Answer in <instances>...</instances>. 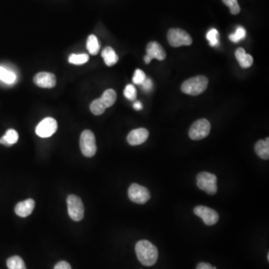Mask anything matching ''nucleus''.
<instances>
[{
	"instance_id": "nucleus-15",
	"label": "nucleus",
	"mask_w": 269,
	"mask_h": 269,
	"mask_svg": "<svg viewBox=\"0 0 269 269\" xmlns=\"http://www.w3.org/2000/svg\"><path fill=\"white\" fill-rule=\"evenodd\" d=\"M35 206H36V203L33 199L23 200L16 205V214L20 217H28L29 215H31L32 212L34 210Z\"/></svg>"
},
{
	"instance_id": "nucleus-16",
	"label": "nucleus",
	"mask_w": 269,
	"mask_h": 269,
	"mask_svg": "<svg viewBox=\"0 0 269 269\" xmlns=\"http://www.w3.org/2000/svg\"><path fill=\"white\" fill-rule=\"evenodd\" d=\"M235 58L242 68H251L254 63V59L249 54H247L243 48H238L235 53Z\"/></svg>"
},
{
	"instance_id": "nucleus-8",
	"label": "nucleus",
	"mask_w": 269,
	"mask_h": 269,
	"mask_svg": "<svg viewBox=\"0 0 269 269\" xmlns=\"http://www.w3.org/2000/svg\"><path fill=\"white\" fill-rule=\"evenodd\" d=\"M68 213L70 217L75 222H79L84 217V206L82 200L78 196L71 194L67 199Z\"/></svg>"
},
{
	"instance_id": "nucleus-30",
	"label": "nucleus",
	"mask_w": 269,
	"mask_h": 269,
	"mask_svg": "<svg viewBox=\"0 0 269 269\" xmlns=\"http://www.w3.org/2000/svg\"><path fill=\"white\" fill-rule=\"evenodd\" d=\"M54 269H72L71 265L65 261L59 262L55 266Z\"/></svg>"
},
{
	"instance_id": "nucleus-25",
	"label": "nucleus",
	"mask_w": 269,
	"mask_h": 269,
	"mask_svg": "<svg viewBox=\"0 0 269 269\" xmlns=\"http://www.w3.org/2000/svg\"><path fill=\"white\" fill-rule=\"evenodd\" d=\"M211 46H219V33L217 30L211 29L206 36Z\"/></svg>"
},
{
	"instance_id": "nucleus-19",
	"label": "nucleus",
	"mask_w": 269,
	"mask_h": 269,
	"mask_svg": "<svg viewBox=\"0 0 269 269\" xmlns=\"http://www.w3.org/2000/svg\"><path fill=\"white\" fill-rule=\"evenodd\" d=\"M19 135L17 131L10 129L6 131L5 136L0 139V144L5 146L10 147L17 143Z\"/></svg>"
},
{
	"instance_id": "nucleus-26",
	"label": "nucleus",
	"mask_w": 269,
	"mask_h": 269,
	"mask_svg": "<svg viewBox=\"0 0 269 269\" xmlns=\"http://www.w3.org/2000/svg\"><path fill=\"white\" fill-rule=\"evenodd\" d=\"M123 94L126 99L131 100V101L136 100V97H137V91H136V87L131 84L126 85L124 91H123Z\"/></svg>"
},
{
	"instance_id": "nucleus-23",
	"label": "nucleus",
	"mask_w": 269,
	"mask_h": 269,
	"mask_svg": "<svg viewBox=\"0 0 269 269\" xmlns=\"http://www.w3.org/2000/svg\"><path fill=\"white\" fill-rule=\"evenodd\" d=\"M88 59H89V56L88 54H78V55L72 54L69 56L68 61L70 63L73 64V65H80L86 63Z\"/></svg>"
},
{
	"instance_id": "nucleus-6",
	"label": "nucleus",
	"mask_w": 269,
	"mask_h": 269,
	"mask_svg": "<svg viewBox=\"0 0 269 269\" xmlns=\"http://www.w3.org/2000/svg\"><path fill=\"white\" fill-rule=\"evenodd\" d=\"M80 148L85 156L93 157L95 155L97 149L96 139L91 130L82 132L80 137Z\"/></svg>"
},
{
	"instance_id": "nucleus-10",
	"label": "nucleus",
	"mask_w": 269,
	"mask_h": 269,
	"mask_svg": "<svg viewBox=\"0 0 269 269\" xmlns=\"http://www.w3.org/2000/svg\"><path fill=\"white\" fill-rule=\"evenodd\" d=\"M194 212L198 217L201 218L205 225L208 226H212L219 222V215L218 212L207 206H196Z\"/></svg>"
},
{
	"instance_id": "nucleus-29",
	"label": "nucleus",
	"mask_w": 269,
	"mask_h": 269,
	"mask_svg": "<svg viewBox=\"0 0 269 269\" xmlns=\"http://www.w3.org/2000/svg\"><path fill=\"white\" fill-rule=\"evenodd\" d=\"M142 85L144 91H146V92H149V91H151L153 88L152 80H151L150 78H146V79L144 81V82L142 84Z\"/></svg>"
},
{
	"instance_id": "nucleus-18",
	"label": "nucleus",
	"mask_w": 269,
	"mask_h": 269,
	"mask_svg": "<svg viewBox=\"0 0 269 269\" xmlns=\"http://www.w3.org/2000/svg\"><path fill=\"white\" fill-rule=\"evenodd\" d=\"M255 151L259 157L263 159L268 160L269 158V139L266 140H260L255 145Z\"/></svg>"
},
{
	"instance_id": "nucleus-9",
	"label": "nucleus",
	"mask_w": 269,
	"mask_h": 269,
	"mask_svg": "<svg viewBox=\"0 0 269 269\" xmlns=\"http://www.w3.org/2000/svg\"><path fill=\"white\" fill-rule=\"evenodd\" d=\"M129 198L134 203L144 204L151 198L149 190L137 183L131 185L128 190Z\"/></svg>"
},
{
	"instance_id": "nucleus-34",
	"label": "nucleus",
	"mask_w": 269,
	"mask_h": 269,
	"mask_svg": "<svg viewBox=\"0 0 269 269\" xmlns=\"http://www.w3.org/2000/svg\"><path fill=\"white\" fill-rule=\"evenodd\" d=\"M213 269H217V268H216V267H213Z\"/></svg>"
},
{
	"instance_id": "nucleus-22",
	"label": "nucleus",
	"mask_w": 269,
	"mask_h": 269,
	"mask_svg": "<svg viewBox=\"0 0 269 269\" xmlns=\"http://www.w3.org/2000/svg\"><path fill=\"white\" fill-rule=\"evenodd\" d=\"M8 269H26V265L21 257L14 256L7 260Z\"/></svg>"
},
{
	"instance_id": "nucleus-4",
	"label": "nucleus",
	"mask_w": 269,
	"mask_h": 269,
	"mask_svg": "<svg viewBox=\"0 0 269 269\" xmlns=\"http://www.w3.org/2000/svg\"><path fill=\"white\" fill-rule=\"evenodd\" d=\"M197 185L200 190L210 195L216 194L218 191L217 177L209 172H201L197 176Z\"/></svg>"
},
{
	"instance_id": "nucleus-14",
	"label": "nucleus",
	"mask_w": 269,
	"mask_h": 269,
	"mask_svg": "<svg viewBox=\"0 0 269 269\" xmlns=\"http://www.w3.org/2000/svg\"><path fill=\"white\" fill-rule=\"evenodd\" d=\"M149 132L145 128L133 129L127 136V142L132 146H137L145 143L148 140Z\"/></svg>"
},
{
	"instance_id": "nucleus-27",
	"label": "nucleus",
	"mask_w": 269,
	"mask_h": 269,
	"mask_svg": "<svg viewBox=\"0 0 269 269\" xmlns=\"http://www.w3.org/2000/svg\"><path fill=\"white\" fill-rule=\"evenodd\" d=\"M222 1L227 6L229 7L231 14L235 15V14H238L240 12L241 8H240L237 0H222Z\"/></svg>"
},
{
	"instance_id": "nucleus-28",
	"label": "nucleus",
	"mask_w": 269,
	"mask_h": 269,
	"mask_svg": "<svg viewBox=\"0 0 269 269\" xmlns=\"http://www.w3.org/2000/svg\"><path fill=\"white\" fill-rule=\"evenodd\" d=\"M146 75L145 72L142 70L137 69L134 74L133 78H132V82L136 85H142L144 81L146 79Z\"/></svg>"
},
{
	"instance_id": "nucleus-13",
	"label": "nucleus",
	"mask_w": 269,
	"mask_h": 269,
	"mask_svg": "<svg viewBox=\"0 0 269 269\" xmlns=\"http://www.w3.org/2000/svg\"><path fill=\"white\" fill-rule=\"evenodd\" d=\"M34 82L36 85L43 88H52L56 86V78L54 74L47 72H40L34 77Z\"/></svg>"
},
{
	"instance_id": "nucleus-3",
	"label": "nucleus",
	"mask_w": 269,
	"mask_h": 269,
	"mask_svg": "<svg viewBox=\"0 0 269 269\" xmlns=\"http://www.w3.org/2000/svg\"><path fill=\"white\" fill-rule=\"evenodd\" d=\"M208 82V78L204 76H197L185 81L182 84L181 91L189 95H199L206 91Z\"/></svg>"
},
{
	"instance_id": "nucleus-11",
	"label": "nucleus",
	"mask_w": 269,
	"mask_h": 269,
	"mask_svg": "<svg viewBox=\"0 0 269 269\" xmlns=\"http://www.w3.org/2000/svg\"><path fill=\"white\" fill-rule=\"evenodd\" d=\"M57 121L52 117L43 119L36 129V132L40 138H49L57 130Z\"/></svg>"
},
{
	"instance_id": "nucleus-32",
	"label": "nucleus",
	"mask_w": 269,
	"mask_h": 269,
	"mask_svg": "<svg viewBox=\"0 0 269 269\" xmlns=\"http://www.w3.org/2000/svg\"><path fill=\"white\" fill-rule=\"evenodd\" d=\"M134 110H136V111H140L143 109V105L140 101H136L133 104Z\"/></svg>"
},
{
	"instance_id": "nucleus-20",
	"label": "nucleus",
	"mask_w": 269,
	"mask_h": 269,
	"mask_svg": "<svg viewBox=\"0 0 269 269\" xmlns=\"http://www.w3.org/2000/svg\"><path fill=\"white\" fill-rule=\"evenodd\" d=\"M100 43L94 35H91L87 40V49L91 55L95 56L100 51Z\"/></svg>"
},
{
	"instance_id": "nucleus-1",
	"label": "nucleus",
	"mask_w": 269,
	"mask_h": 269,
	"mask_svg": "<svg viewBox=\"0 0 269 269\" xmlns=\"http://www.w3.org/2000/svg\"><path fill=\"white\" fill-rule=\"evenodd\" d=\"M136 253L139 262L145 266H152L156 263L158 252L156 247L148 240H141L136 245Z\"/></svg>"
},
{
	"instance_id": "nucleus-12",
	"label": "nucleus",
	"mask_w": 269,
	"mask_h": 269,
	"mask_svg": "<svg viewBox=\"0 0 269 269\" xmlns=\"http://www.w3.org/2000/svg\"><path fill=\"white\" fill-rule=\"evenodd\" d=\"M147 55L145 56V62L146 64L151 63L154 59L162 61L166 58V53L163 47L155 41L148 43L146 48Z\"/></svg>"
},
{
	"instance_id": "nucleus-24",
	"label": "nucleus",
	"mask_w": 269,
	"mask_h": 269,
	"mask_svg": "<svg viewBox=\"0 0 269 269\" xmlns=\"http://www.w3.org/2000/svg\"><path fill=\"white\" fill-rule=\"evenodd\" d=\"M246 37V30L242 26H238L235 33L229 36L230 40L233 43H238L241 40H243Z\"/></svg>"
},
{
	"instance_id": "nucleus-17",
	"label": "nucleus",
	"mask_w": 269,
	"mask_h": 269,
	"mask_svg": "<svg viewBox=\"0 0 269 269\" xmlns=\"http://www.w3.org/2000/svg\"><path fill=\"white\" fill-rule=\"evenodd\" d=\"M102 57L107 66L112 67L118 62V56L111 46H106L102 52Z\"/></svg>"
},
{
	"instance_id": "nucleus-2",
	"label": "nucleus",
	"mask_w": 269,
	"mask_h": 269,
	"mask_svg": "<svg viewBox=\"0 0 269 269\" xmlns=\"http://www.w3.org/2000/svg\"><path fill=\"white\" fill-rule=\"evenodd\" d=\"M117 100V94L113 89H107L100 98L94 100L90 105V110L94 115H101L107 108L111 107Z\"/></svg>"
},
{
	"instance_id": "nucleus-5",
	"label": "nucleus",
	"mask_w": 269,
	"mask_h": 269,
	"mask_svg": "<svg viewBox=\"0 0 269 269\" xmlns=\"http://www.w3.org/2000/svg\"><path fill=\"white\" fill-rule=\"evenodd\" d=\"M168 40L174 47L190 46L192 43V38L190 34L181 29H171L168 33Z\"/></svg>"
},
{
	"instance_id": "nucleus-21",
	"label": "nucleus",
	"mask_w": 269,
	"mask_h": 269,
	"mask_svg": "<svg viewBox=\"0 0 269 269\" xmlns=\"http://www.w3.org/2000/svg\"><path fill=\"white\" fill-rule=\"evenodd\" d=\"M16 74L8 71L3 67H0V80L6 84H12L15 82Z\"/></svg>"
},
{
	"instance_id": "nucleus-7",
	"label": "nucleus",
	"mask_w": 269,
	"mask_h": 269,
	"mask_svg": "<svg viewBox=\"0 0 269 269\" xmlns=\"http://www.w3.org/2000/svg\"><path fill=\"white\" fill-rule=\"evenodd\" d=\"M211 124L206 119H199L190 128L189 135L192 140L198 141L205 139L210 132Z\"/></svg>"
},
{
	"instance_id": "nucleus-31",
	"label": "nucleus",
	"mask_w": 269,
	"mask_h": 269,
	"mask_svg": "<svg viewBox=\"0 0 269 269\" xmlns=\"http://www.w3.org/2000/svg\"><path fill=\"white\" fill-rule=\"evenodd\" d=\"M197 269H213V267L209 263H200L197 266Z\"/></svg>"
},
{
	"instance_id": "nucleus-33",
	"label": "nucleus",
	"mask_w": 269,
	"mask_h": 269,
	"mask_svg": "<svg viewBox=\"0 0 269 269\" xmlns=\"http://www.w3.org/2000/svg\"><path fill=\"white\" fill-rule=\"evenodd\" d=\"M268 260H269V254H268Z\"/></svg>"
}]
</instances>
